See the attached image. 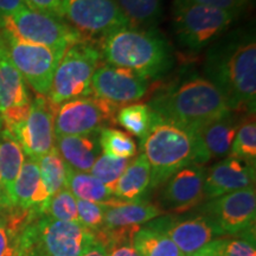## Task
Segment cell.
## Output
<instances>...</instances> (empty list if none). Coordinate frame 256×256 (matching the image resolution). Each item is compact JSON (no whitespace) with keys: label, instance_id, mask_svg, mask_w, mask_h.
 Returning <instances> with one entry per match:
<instances>
[{"label":"cell","instance_id":"f35d334b","mask_svg":"<svg viewBox=\"0 0 256 256\" xmlns=\"http://www.w3.org/2000/svg\"><path fill=\"white\" fill-rule=\"evenodd\" d=\"M106 249L108 256H142L133 246V241L113 243Z\"/></svg>","mask_w":256,"mask_h":256},{"label":"cell","instance_id":"f1b7e54d","mask_svg":"<svg viewBox=\"0 0 256 256\" xmlns=\"http://www.w3.org/2000/svg\"><path fill=\"white\" fill-rule=\"evenodd\" d=\"M38 165H40L42 182L50 197L66 188L68 165L57 151L56 146L49 153L38 159Z\"/></svg>","mask_w":256,"mask_h":256},{"label":"cell","instance_id":"83f0119b","mask_svg":"<svg viewBox=\"0 0 256 256\" xmlns=\"http://www.w3.org/2000/svg\"><path fill=\"white\" fill-rule=\"evenodd\" d=\"M130 26L150 28L160 20L162 14V0H114Z\"/></svg>","mask_w":256,"mask_h":256},{"label":"cell","instance_id":"ffe728a7","mask_svg":"<svg viewBox=\"0 0 256 256\" xmlns=\"http://www.w3.org/2000/svg\"><path fill=\"white\" fill-rule=\"evenodd\" d=\"M238 126L232 112L220 119L211 121L194 132L200 145L202 165L214 158L229 156Z\"/></svg>","mask_w":256,"mask_h":256},{"label":"cell","instance_id":"8d00e7d4","mask_svg":"<svg viewBox=\"0 0 256 256\" xmlns=\"http://www.w3.org/2000/svg\"><path fill=\"white\" fill-rule=\"evenodd\" d=\"M28 8L51 17L63 19V6L66 0H24Z\"/></svg>","mask_w":256,"mask_h":256},{"label":"cell","instance_id":"277c9868","mask_svg":"<svg viewBox=\"0 0 256 256\" xmlns=\"http://www.w3.org/2000/svg\"><path fill=\"white\" fill-rule=\"evenodd\" d=\"M140 142L142 153L151 166V188L164 184L172 174L186 166L202 165L196 133L160 120L158 116Z\"/></svg>","mask_w":256,"mask_h":256},{"label":"cell","instance_id":"4fadbf2b","mask_svg":"<svg viewBox=\"0 0 256 256\" xmlns=\"http://www.w3.org/2000/svg\"><path fill=\"white\" fill-rule=\"evenodd\" d=\"M57 107L46 96L37 95L22 124L10 132L28 158L38 160L55 147V114Z\"/></svg>","mask_w":256,"mask_h":256},{"label":"cell","instance_id":"5b68a950","mask_svg":"<svg viewBox=\"0 0 256 256\" xmlns=\"http://www.w3.org/2000/svg\"><path fill=\"white\" fill-rule=\"evenodd\" d=\"M94 241V232L80 222L38 216L18 234L16 249H31L43 256H81Z\"/></svg>","mask_w":256,"mask_h":256},{"label":"cell","instance_id":"52a82bcc","mask_svg":"<svg viewBox=\"0 0 256 256\" xmlns=\"http://www.w3.org/2000/svg\"><path fill=\"white\" fill-rule=\"evenodd\" d=\"M238 14L174 0V26L179 43L192 51L203 50L228 30Z\"/></svg>","mask_w":256,"mask_h":256},{"label":"cell","instance_id":"60d3db41","mask_svg":"<svg viewBox=\"0 0 256 256\" xmlns=\"http://www.w3.org/2000/svg\"><path fill=\"white\" fill-rule=\"evenodd\" d=\"M223 238H216L190 256H220Z\"/></svg>","mask_w":256,"mask_h":256},{"label":"cell","instance_id":"74e56055","mask_svg":"<svg viewBox=\"0 0 256 256\" xmlns=\"http://www.w3.org/2000/svg\"><path fill=\"white\" fill-rule=\"evenodd\" d=\"M190 2L209 6V8L240 14V11L244 6H247L250 2V0H190Z\"/></svg>","mask_w":256,"mask_h":256},{"label":"cell","instance_id":"cb8c5ba5","mask_svg":"<svg viewBox=\"0 0 256 256\" xmlns=\"http://www.w3.org/2000/svg\"><path fill=\"white\" fill-rule=\"evenodd\" d=\"M24 160V151L16 138L6 130H0V185L11 202V206L14 183Z\"/></svg>","mask_w":256,"mask_h":256},{"label":"cell","instance_id":"6da1fadb","mask_svg":"<svg viewBox=\"0 0 256 256\" xmlns=\"http://www.w3.org/2000/svg\"><path fill=\"white\" fill-rule=\"evenodd\" d=\"M206 78L216 86L230 110L256 104V42L252 34H234L220 40L208 54Z\"/></svg>","mask_w":256,"mask_h":256},{"label":"cell","instance_id":"30bf717a","mask_svg":"<svg viewBox=\"0 0 256 256\" xmlns=\"http://www.w3.org/2000/svg\"><path fill=\"white\" fill-rule=\"evenodd\" d=\"M202 214L214 223L220 236H236L255 241V188L210 200L202 208Z\"/></svg>","mask_w":256,"mask_h":256},{"label":"cell","instance_id":"ee69618b","mask_svg":"<svg viewBox=\"0 0 256 256\" xmlns=\"http://www.w3.org/2000/svg\"><path fill=\"white\" fill-rule=\"evenodd\" d=\"M14 256H43V255L38 254L37 252L31 250V249H22V248H17V249H16Z\"/></svg>","mask_w":256,"mask_h":256},{"label":"cell","instance_id":"5bb4252c","mask_svg":"<svg viewBox=\"0 0 256 256\" xmlns=\"http://www.w3.org/2000/svg\"><path fill=\"white\" fill-rule=\"evenodd\" d=\"M148 87L150 80L130 69L110 64L98 66L92 78V95L116 106L142 100Z\"/></svg>","mask_w":256,"mask_h":256},{"label":"cell","instance_id":"4dcf8cb0","mask_svg":"<svg viewBox=\"0 0 256 256\" xmlns=\"http://www.w3.org/2000/svg\"><path fill=\"white\" fill-rule=\"evenodd\" d=\"M230 156L254 166L256 162V121L252 113L240 124L229 152Z\"/></svg>","mask_w":256,"mask_h":256},{"label":"cell","instance_id":"ab89813d","mask_svg":"<svg viewBox=\"0 0 256 256\" xmlns=\"http://www.w3.org/2000/svg\"><path fill=\"white\" fill-rule=\"evenodd\" d=\"M24 8H28L24 0H0V17H6Z\"/></svg>","mask_w":256,"mask_h":256},{"label":"cell","instance_id":"484cf974","mask_svg":"<svg viewBox=\"0 0 256 256\" xmlns=\"http://www.w3.org/2000/svg\"><path fill=\"white\" fill-rule=\"evenodd\" d=\"M133 246L142 256H185L174 242L151 222L134 234Z\"/></svg>","mask_w":256,"mask_h":256},{"label":"cell","instance_id":"7c38bea8","mask_svg":"<svg viewBox=\"0 0 256 256\" xmlns=\"http://www.w3.org/2000/svg\"><path fill=\"white\" fill-rule=\"evenodd\" d=\"M119 106L95 96L63 102L56 110L55 136H92L114 122Z\"/></svg>","mask_w":256,"mask_h":256},{"label":"cell","instance_id":"ba28073f","mask_svg":"<svg viewBox=\"0 0 256 256\" xmlns=\"http://www.w3.org/2000/svg\"><path fill=\"white\" fill-rule=\"evenodd\" d=\"M0 28L2 32L18 40L58 50H66L76 42L86 40L68 23L62 22V19L28 8L6 17H0Z\"/></svg>","mask_w":256,"mask_h":256},{"label":"cell","instance_id":"7bdbcfd3","mask_svg":"<svg viewBox=\"0 0 256 256\" xmlns=\"http://www.w3.org/2000/svg\"><path fill=\"white\" fill-rule=\"evenodd\" d=\"M11 209H14L11 206V202H10L8 196H6L4 188H2V185H0V216H2L6 210H11Z\"/></svg>","mask_w":256,"mask_h":256},{"label":"cell","instance_id":"4316f807","mask_svg":"<svg viewBox=\"0 0 256 256\" xmlns=\"http://www.w3.org/2000/svg\"><path fill=\"white\" fill-rule=\"evenodd\" d=\"M156 119V113L147 104H132L118 110L114 122L142 140L151 130Z\"/></svg>","mask_w":256,"mask_h":256},{"label":"cell","instance_id":"7402d4cb","mask_svg":"<svg viewBox=\"0 0 256 256\" xmlns=\"http://www.w3.org/2000/svg\"><path fill=\"white\" fill-rule=\"evenodd\" d=\"M164 214L154 204L147 202H121L116 206H108L101 229H124L140 226L158 218Z\"/></svg>","mask_w":256,"mask_h":256},{"label":"cell","instance_id":"ac0fdd59","mask_svg":"<svg viewBox=\"0 0 256 256\" xmlns=\"http://www.w3.org/2000/svg\"><path fill=\"white\" fill-rule=\"evenodd\" d=\"M255 168L228 156L208 170L204 182V197L208 200L232 192L254 188Z\"/></svg>","mask_w":256,"mask_h":256},{"label":"cell","instance_id":"e575fe53","mask_svg":"<svg viewBox=\"0 0 256 256\" xmlns=\"http://www.w3.org/2000/svg\"><path fill=\"white\" fill-rule=\"evenodd\" d=\"M220 256H256L255 241L243 238L223 240Z\"/></svg>","mask_w":256,"mask_h":256},{"label":"cell","instance_id":"2e32d148","mask_svg":"<svg viewBox=\"0 0 256 256\" xmlns=\"http://www.w3.org/2000/svg\"><path fill=\"white\" fill-rule=\"evenodd\" d=\"M151 223L164 232L185 256L192 255L220 236L214 223L203 214L184 218L158 217Z\"/></svg>","mask_w":256,"mask_h":256},{"label":"cell","instance_id":"836d02e7","mask_svg":"<svg viewBox=\"0 0 256 256\" xmlns=\"http://www.w3.org/2000/svg\"><path fill=\"white\" fill-rule=\"evenodd\" d=\"M76 204H78V222L84 228L95 232L104 226V215L108 208L106 204L92 203L82 200H76Z\"/></svg>","mask_w":256,"mask_h":256},{"label":"cell","instance_id":"3957f363","mask_svg":"<svg viewBox=\"0 0 256 256\" xmlns=\"http://www.w3.org/2000/svg\"><path fill=\"white\" fill-rule=\"evenodd\" d=\"M100 52L107 64L130 69L150 81L172 66L168 44L151 28L127 26L112 32L101 40Z\"/></svg>","mask_w":256,"mask_h":256},{"label":"cell","instance_id":"d4e9b609","mask_svg":"<svg viewBox=\"0 0 256 256\" xmlns=\"http://www.w3.org/2000/svg\"><path fill=\"white\" fill-rule=\"evenodd\" d=\"M66 188L76 200L106 204L107 206H116L124 202L115 197L110 188L89 172L75 171L69 166L66 170Z\"/></svg>","mask_w":256,"mask_h":256},{"label":"cell","instance_id":"e0dca14e","mask_svg":"<svg viewBox=\"0 0 256 256\" xmlns=\"http://www.w3.org/2000/svg\"><path fill=\"white\" fill-rule=\"evenodd\" d=\"M206 170L202 165H190L179 170L165 182L162 206L165 210L183 214L204 200Z\"/></svg>","mask_w":256,"mask_h":256},{"label":"cell","instance_id":"d590c367","mask_svg":"<svg viewBox=\"0 0 256 256\" xmlns=\"http://www.w3.org/2000/svg\"><path fill=\"white\" fill-rule=\"evenodd\" d=\"M18 234L4 218H0V256H14Z\"/></svg>","mask_w":256,"mask_h":256},{"label":"cell","instance_id":"f546056e","mask_svg":"<svg viewBox=\"0 0 256 256\" xmlns=\"http://www.w3.org/2000/svg\"><path fill=\"white\" fill-rule=\"evenodd\" d=\"M98 146L104 154L119 159H132L136 154V144L127 132L104 127L98 132Z\"/></svg>","mask_w":256,"mask_h":256},{"label":"cell","instance_id":"b9f144b4","mask_svg":"<svg viewBox=\"0 0 256 256\" xmlns=\"http://www.w3.org/2000/svg\"><path fill=\"white\" fill-rule=\"evenodd\" d=\"M81 256H108L107 249L98 241L92 242Z\"/></svg>","mask_w":256,"mask_h":256},{"label":"cell","instance_id":"603a6c76","mask_svg":"<svg viewBox=\"0 0 256 256\" xmlns=\"http://www.w3.org/2000/svg\"><path fill=\"white\" fill-rule=\"evenodd\" d=\"M151 185V166L144 153L134 158L118 180L114 196L124 202L142 200Z\"/></svg>","mask_w":256,"mask_h":256},{"label":"cell","instance_id":"8fae6325","mask_svg":"<svg viewBox=\"0 0 256 256\" xmlns=\"http://www.w3.org/2000/svg\"><path fill=\"white\" fill-rule=\"evenodd\" d=\"M63 19L86 40L101 38L130 26L114 0H66Z\"/></svg>","mask_w":256,"mask_h":256},{"label":"cell","instance_id":"1f68e13d","mask_svg":"<svg viewBox=\"0 0 256 256\" xmlns=\"http://www.w3.org/2000/svg\"><path fill=\"white\" fill-rule=\"evenodd\" d=\"M132 159H119L113 156H106L102 153L95 160L94 165L90 170V174L104 183L114 194V188L116 186L118 180L130 165Z\"/></svg>","mask_w":256,"mask_h":256},{"label":"cell","instance_id":"9c48e42d","mask_svg":"<svg viewBox=\"0 0 256 256\" xmlns=\"http://www.w3.org/2000/svg\"><path fill=\"white\" fill-rule=\"evenodd\" d=\"M0 38L12 63L22 74L25 82L38 95H49L54 74L66 50L18 40L4 32H2Z\"/></svg>","mask_w":256,"mask_h":256},{"label":"cell","instance_id":"d6a6232c","mask_svg":"<svg viewBox=\"0 0 256 256\" xmlns=\"http://www.w3.org/2000/svg\"><path fill=\"white\" fill-rule=\"evenodd\" d=\"M43 216L66 222H78L76 198L68 188H62L50 197Z\"/></svg>","mask_w":256,"mask_h":256},{"label":"cell","instance_id":"44dd1931","mask_svg":"<svg viewBox=\"0 0 256 256\" xmlns=\"http://www.w3.org/2000/svg\"><path fill=\"white\" fill-rule=\"evenodd\" d=\"M55 146L66 164L78 172H90L101 151L92 134L56 136Z\"/></svg>","mask_w":256,"mask_h":256},{"label":"cell","instance_id":"8992f818","mask_svg":"<svg viewBox=\"0 0 256 256\" xmlns=\"http://www.w3.org/2000/svg\"><path fill=\"white\" fill-rule=\"evenodd\" d=\"M101 60L100 48L92 40H81L66 48L46 96L51 104L58 107L63 102L92 95V78Z\"/></svg>","mask_w":256,"mask_h":256},{"label":"cell","instance_id":"d6986e66","mask_svg":"<svg viewBox=\"0 0 256 256\" xmlns=\"http://www.w3.org/2000/svg\"><path fill=\"white\" fill-rule=\"evenodd\" d=\"M49 200L50 196L40 178L38 160L25 158L14 183L12 208L43 216Z\"/></svg>","mask_w":256,"mask_h":256},{"label":"cell","instance_id":"f6af8a7d","mask_svg":"<svg viewBox=\"0 0 256 256\" xmlns=\"http://www.w3.org/2000/svg\"><path fill=\"white\" fill-rule=\"evenodd\" d=\"M0 128H2V114H0Z\"/></svg>","mask_w":256,"mask_h":256},{"label":"cell","instance_id":"7a4b0ae2","mask_svg":"<svg viewBox=\"0 0 256 256\" xmlns=\"http://www.w3.org/2000/svg\"><path fill=\"white\" fill-rule=\"evenodd\" d=\"M148 106L160 120L191 132L232 113L222 92L200 75L188 76L159 92Z\"/></svg>","mask_w":256,"mask_h":256},{"label":"cell","instance_id":"9a60e30c","mask_svg":"<svg viewBox=\"0 0 256 256\" xmlns=\"http://www.w3.org/2000/svg\"><path fill=\"white\" fill-rule=\"evenodd\" d=\"M31 98L22 74L10 58L0 38V114L8 132L22 124L30 110Z\"/></svg>","mask_w":256,"mask_h":256}]
</instances>
